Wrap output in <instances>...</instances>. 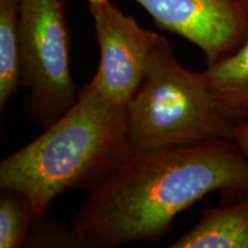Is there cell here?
<instances>
[{
  "instance_id": "1",
  "label": "cell",
  "mask_w": 248,
  "mask_h": 248,
  "mask_svg": "<svg viewBox=\"0 0 248 248\" xmlns=\"http://www.w3.org/2000/svg\"><path fill=\"white\" fill-rule=\"evenodd\" d=\"M248 193V161L231 139L133 152L89 193L71 224L80 248L160 239L212 192Z\"/></svg>"
},
{
  "instance_id": "2",
  "label": "cell",
  "mask_w": 248,
  "mask_h": 248,
  "mask_svg": "<svg viewBox=\"0 0 248 248\" xmlns=\"http://www.w3.org/2000/svg\"><path fill=\"white\" fill-rule=\"evenodd\" d=\"M133 153L128 108L105 100L88 83L74 106L0 163V187L29 198L38 217L59 194L91 192Z\"/></svg>"
},
{
  "instance_id": "3",
  "label": "cell",
  "mask_w": 248,
  "mask_h": 248,
  "mask_svg": "<svg viewBox=\"0 0 248 248\" xmlns=\"http://www.w3.org/2000/svg\"><path fill=\"white\" fill-rule=\"evenodd\" d=\"M234 122L223 113L201 73L181 64L159 35L128 107L133 152L231 139Z\"/></svg>"
},
{
  "instance_id": "4",
  "label": "cell",
  "mask_w": 248,
  "mask_h": 248,
  "mask_svg": "<svg viewBox=\"0 0 248 248\" xmlns=\"http://www.w3.org/2000/svg\"><path fill=\"white\" fill-rule=\"evenodd\" d=\"M21 85L45 128L74 106L78 93L70 71V37L64 0H20Z\"/></svg>"
},
{
  "instance_id": "5",
  "label": "cell",
  "mask_w": 248,
  "mask_h": 248,
  "mask_svg": "<svg viewBox=\"0 0 248 248\" xmlns=\"http://www.w3.org/2000/svg\"><path fill=\"white\" fill-rule=\"evenodd\" d=\"M88 5L100 48L99 67L90 83L113 106L128 108L159 33L141 28L110 0H89Z\"/></svg>"
},
{
  "instance_id": "6",
  "label": "cell",
  "mask_w": 248,
  "mask_h": 248,
  "mask_svg": "<svg viewBox=\"0 0 248 248\" xmlns=\"http://www.w3.org/2000/svg\"><path fill=\"white\" fill-rule=\"evenodd\" d=\"M162 29L193 43L207 66L230 57L248 37V0H135Z\"/></svg>"
},
{
  "instance_id": "7",
  "label": "cell",
  "mask_w": 248,
  "mask_h": 248,
  "mask_svg": "<svg viewBox=\"0 0 248 248\" xmlns=\"http://www.w3.org/2000/svg\"><path fill=\"white\" fill-rule=\"evenodd\" d=\"M171 248H248V193L230 204L206 209Z\"/></svg>"
},
{
  "instance_id": "8",
  "label": "cell",
  "mask_w": 248,
  "mask_h": 248,
  "mask_svg": "<svg viewBox=\"0 0 248 248\" xmlns=\"http://www.w3.org/2000/svg\"><path fill=\"white\" fill-rule=\"evenodd\" d=\"M217 105L232 122L248 120V37L233 54L202 73Z\"/></svg>"
},
{
  "instance_id": "9",
  "label": "cell",
  "mask_w": 248,
  "mask_h": 248,
  "mask_svg": "<svg viewBox=\"0 0 248 248\" xmlns=\"http://www.w3.org/2000/svg\"><path fill=\"white\" fill-rule=\"evenodd\" d=\"M20 0H0V110L21 85Z\"/></svg>"
},
{
  "instance_id": "10",
  "label": "cell",
  "mask_w": 248,
  "mask_h": 248,
  "mask_svg": "<svg viewBox=\"0 0 248 248\" xmlns=\"http://www.w3.org/2000/svg\"><path fill=\"white\" fill-rule=\"evenodd\" d=\"M36 215L29 198L13 188H1L0 194V248H20L26 241Z\"/></svg>"
},
{
  "instance_id": "11",
  "label": "cell",
  "mask_w": 248,
  "mask_h": 248,
  "mask_svg": "<svg viewBox=\"0 0 248 248\" xmlns=\"http://www.w3.org/2000/svg\"><path fill=\"white\" fill-rule=\"evenodd\" d=\"M26 247L32 248H80L73 230L58 223L38 217L28 235Z\"/></svg>"
},
{
  "instance_id": "12",
  "label": "cell",
  "mask_w": 248,
  "mask_h": 248,
  "mask_svg": "<svg viewBox=\"0 0 248 248\" xmlns=\"http://www.w3.org/2000/svg\"><path fill=\"white\" fill-rule=\"evenodd\" d=\"M232 140L238 145L248 161V120L234 124Z\"/></svg>"
}]
</instances>
